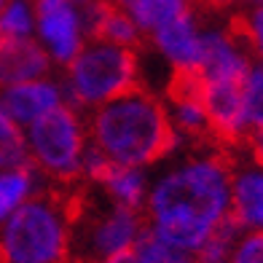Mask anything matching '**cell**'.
Wrapping results in <instances>:
<instances>
[{"label":"cell","instance_id":"obj_4","mask_svg":"<svg viewBox=\"0 0 263 263\" xmlns=\"http://www.w3.org/2000/svg\"><path fill=\"white\" fill-rule=\"evenodd\" d=\"M59 81L67 102L81 113H91L140 86V51L91 38Z\"/></svg>","mask_w":263,"mask_h":263},{"label":"cell","instance_id":"obj_21","mask_svg":"<svg viewBox=\"0 0 263 263\" xmlns=\"http://www.w3.org/2000/svg\"><path fill=\"white\" fill-rule=\"evenodd\" d=\"M242 107L250 135L263 132V67L255 62L242 81Z\"/></svg>","mask_w":263,"mask_h":263},{"label":"cell","instance_id":"obj_17","mask_svg":"<svg viewBox=\"0 0 263 263\" xmlns=\"http://www.w3.org/2000/svg\"><path fill=\"white\" fill-rule=\"evenodd\" d=\"M46 188V180L30 166V161L16 166H0V226L16 215L30 199Z\"/></svg>","mask_w":263,"mask_h":263},{"label":"cell","instance_id":"obj_16","mask_svg":"<svg viewBox=\"0 0 263 263\" xmlns=\"http://www.w3.org/2000/svg\"><path fill=\"white\" fill-rule=\"evenodd\" d=\"M86 16H89V30L91 38L121 46V49H140L142 35L137 30V25L132 22L121 8H116L110 0H97V3L86 6Z\"/></svg>","mask_w":263,"mask_h":263},{"label":"cell","instance_id":"obj_20","mask_svg":"<svg viewBox=\"0 0 263 263\" xmlns=\"http://www.w3.org/2000/svg\"><path fill=\"white\" fill-rule=\"evenodd\" d=\"M27 161L25 129L8 116L3 97H0V166H16Z\"/></svg>","mask_w":263,"mask_h":263},{"label":"cell","instance_id":"obj_3","mask_svg":"<svg viewBox=\"0 0 263 263\" xmlns=\"http://www.w3.org/2000/svg\"><path fill=\"white\" fill-rule=\"evenodd\" d=\"M76 199L43 188L0 226V263H73Z\"/></svg>","mask_w":263,"mask_h":263},{"label":"cell","instance_id":"obj_28","mask_svg":"<svg viewBox=\"0 0 263 263\" xmlns=\"http://www.w3.org/2000/svg\"><path fill=\"white\" fill-rule=\"evenodd\" d=\"M100 263H135L132 255H118V258H107V260H100Z\"/></svg>","mask_w":263,"mask_h":263},{"label":"cell","instance_id":"obj_2","mask_svg":"<svg viewBox=\"0 0 263 263\" xmlns=\"http://www.w3.org/2000/svg\"><path fill=\"white\" fill-rule=\"evenodd\" d=\"M86 124L91 148L110 164L151 170L180 148L166 118L164 100L142 86L91 110Z\"/></svg>","mask_w":263,"mask_h":263},{"label":"cell","instance_id":"obj_7","mask_svg":"<svg viewBox=\"0 0 263 263\" xmlns=\"http://www.w3.org/2000/svg\"><path fill=\"white\" fill-rule=\"evenodd\" d=\"M32 41L49 57L51 67H67L91 41L86 6L76 0H35Z\"/></svg>","mask_w":263,"mask_h":263},{"label":"cell","instance_id":"obj_11","mask_svg":"<svg viewBox=\"0 0 263 263\" xmlns=\"http://www.w3.org/2000/svg\"><path fill=\"white\" fill-rule=\"evenodd\" d=\"M201 100L210 118V135L220 145H236L250 137L242 107V83H201Z\"/></svg>","mask_w":263,"mask_h":263},{"label":"cell","instance_id":"obj_29","mask_svg":"<svg viewBox=\"0 0 263 263\" xmlns=\"http://www.w3.org/2000/svg\"><path fill=\"white\" fill-rule=\"evenodd\" d=\"M76 3H81V6H91V3H97V0H76Z\"/></svg>","mask_w":263,"mask_h":263},{"label":"cell","instance_id":"obj_14","mask_svg":"<svg viewBox=\"0 0 263 263\" xmlns=\"http://www.w3.org/2000/svg\"><path fill=\"white\" fill-rule=\"evenodd\" d=\"M91 185L110 204L142 212L145 210V201H148V191H151V172L107 161L102 166V172L94 177Z\"/></svg>","mask_w":263,"mask_h":263},{"label":"cell","instance_id":"obj_26","mask_svg":"<svg viewBox=\"0 0 263 263\" xmlns=\"http://www.w3.org/2000/svg\"><path fill=\"white\" fill-rule=\"evenodd\" d=\"M247 153L258 166H263V132H255L250 135V142H247Z\"/></svg>","mask_w":263,"mask_h":263},{"label":"cell","instance_id":"obj_24","mask_svg":"<svg viewBox=\"0 0 263 263\" xmlns=\"http://www.w3.org/2000/svg\"><path fill=\"white\" fill-rule=\"evenodd\" d=\"M236 27L247 43L253 62L263 67V6H250L245 16L236 22Z\"/></svg>","mask_w":263,"mask_h":263},{"label":"cell","instance_id":"obj_27","mask_svg":"<svg viewBox=\"0 0 263 263\" xmlns=\"http://www.w3.org/2000/svg\"><path fill=\"white\" fill-rule=\"evenodd\" d=\"M196 3L207 6V8H212V11H229V8H236V6L247 3V0H196Z\"/></svg>","mask_w":263,"mask_h":263},{"label":"cell","instance_id":"obj_10","mask_svg":"<svg viewBox=\"0 0 263 263\" xmlns=\"http://www.w3.org/2000/svg\"><path fill=\"white\" fill-rule=\"evenodd\" d=\"M161 100L166 107L170 126L180 145H185V142L196 145L210 137V118L196 78H175L172 86L166 89V97Z\"/></svg>","mask_w":263,"mask_h":263},{"label":"cell","instance_id":"obj_13","mask_svg":"<svg viewBox=\"0 0 263 263\" xmlns=\"http://www.w3.org/2000/svg\"><path fill=\"white\" fill-rule=\"evenodd\" d=\"M231 218L242 231H263V166L250 153L231 159Z\"/></svg>","mask_w":263,"mask_h":263},{"label":"cell","instance_id":"obj_8","mask_svg":"<svg viewBox=\"0 0 263 263\" xmlns=\"http://www.w3.org/2000/svg\"><path fill=\"white\" fill-rule=\"evenodd\" d=\"M151 54L175 78H196L204 51V19L196 11L180 16L148 35Z\"/></svg>","mask_w":263,"mask_h":263},{"label":"cell","instance_id":"obj_18","mask_svg":"<svg viewBox=\"0 0 263 263\" xmlns=\"http://www.w3.org/2000/svg\"><path fill=\"white\" fill-rule=\"evenodd\" d=\"M110 3L121 8L145 38L170 22L196 11V0H110Z\"/></svg>","mask_w":263,"mask_h":263},{"label":"cell","instance_id":"obj_25","mask_svg":"<svg viewBox=\"0 0 263 263\" xmlns=\"http://www.w3.org/2000/svg\"><path fill=\"white\" fill-rule=\"evenodd\" d=\"M229 263H263V231H245L239 236Z\"/></svg>","mask_w":263,"mask_h":263},{"label":"cell","instance_id":"obj_30","mask_svg":"<svg viewBox=\"0 0 263 263\" xmlns=\"http://www.w3.org/2000/svg\"><path fill=\"white\" fill-rule=\"evenodd\" d=\"M250 6H263V0H247Z\"/></svg>","mask_w":263,"mask_h":263},{"label":"cell","instance_id":"obj_5","mask_svg":"<svg viewBox=\"0 0 263 263\" xmlns=\"http://www.w3.org/2000/svg\"><path fill=\"white\" fill-rule=\"evenodd\" d=\"M27 161L43 180L73 185L81 180L83 159L91 148L89 124L78 107L65 102L25 129Z\"/></svg>","mask_w":263,"mask_h":263},{"label":"cell","instance_id":"obj_9","mask_svg":"<svg viewBox=\"0 0 263 263\" xmlns=\"http://www.w3.org/2000/svg\"><path fill=\"white\" fill-rule=\"evenodd\" d=\"M253 57L236 25L204 22V51L196 81L201 83H242Z\"/></svg>","mask_w":263,"mask_h":263},{"label":"cell","instance_id":"obj_1","mask_svg":"<svg viewBox=\"0 0 263 263\" xmlns=\"http://www.w3.org/2000/svg\"><path fill=\"white\" fill-rule=\"evenodd\" d=\"M145 229L175 250L196 255L220 223L231 218V156L223 145L177 148L151 175Z\"/></svg>","mask_w":263,"mask_h":263},{"label":"cell","instance_id":"obj_19","mask_svg":"<svg viewBox=\"0 0 263 263\" xmlns=\"http://www.w3.org/2000/svg\"><path fill=\"white\" fill-rule=\"evenodd\" d=\"M35 35V0H8L0 11V38L32 41Z\"/></svg>","mask_w":263,"mask_h":263},{"label":"cell","instance_id":"obj_6","mask_svg":"<svg viewBox=\"0 0 263 263\" xmlns=\"http://www.w3.org/2000/svg\"><path fill=\"white\" fill-rule=\"evenodd\" d=\"M145 231V215L137 210L116 207L102 196L94 204L76 199L73 263H100L107 258L132 255Z\"/></svg>","mask_w":263,"mask_h":263},{"label":"cell","instance_id":"obj_22","mask_svg":"<svg viewBox=\"0 0 263 263\" xmlns=\"http://www.w3.org/2000/svg\"><path fill=\"white\" fill-rule=\"evenodd\" d=\"M245 231L234 223V218H229L226 223H220L218 229L212 231V236L207 239L201 250L196 253V263H229L234 247L239 242V236Z\"/></svg>","mask_w":263,"mask_h":263},{"label":"cell","instance_id":"obj_31","mask_svg":"<svg viewBox=\"0 0 263 263\" xmlns=\"http://www.w3.org/2000/svg\"><path fill=\"white\" fill-rule=\"evenodd\" d=\"M6 3H8V0H0V11H3V6H6Z\"/></svg>","mask_w":263,"mask_h":263},{"label":"cell","instance_id":"obj_23","mask_svg":"<svg viewBox=\"0 0 263 263\" xmlns=\"http://www.w3.org/2000/svg\"><path fill=\"white\" fill-rule=\"evenodd\" d=\"M132 258H135V263H196V255L164 245L161 239L151 236L148 231L142 234V239L135 245Z\"/></svg>","mask_w":263,"mask_h":263},{"label":"cell","instance_id":"obj_12","mask_svg":"<svg viewBox=\"0 0 263 263\" xmlns=\"http://www.w3.org/2000/svg\"><path fill=\"white\" fill-rule=\"evenodd\" d=\"M0 97H3L8 116L14 118L22 129H27L30 124L38 121V118L49 116L51 110H57V107H62L67 102L62 81L54 78L51 73L43 76V78L16 83V86L0 91Z\"/></svg>","mask_w":263,"mask_h":263},{"label":"cell","instance_id":"obj_15","mask_svg":"<svg viewBox=\"0 0 263 263\" xmlns=\"http://www.w3.org/2000/svg\"><path fill=\"white\" fill-rule=\"evenodd\" d=\"M51 73L49 57L35 41L0 38V91Z\"/></svg>","mask_w":263,"mask_h":263}]
</instances>
